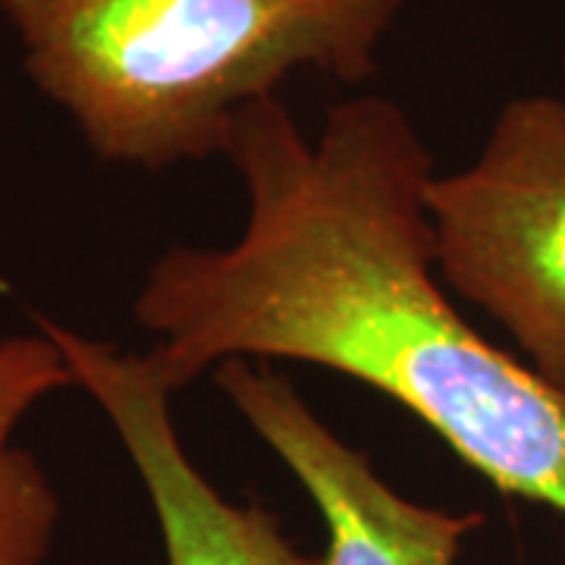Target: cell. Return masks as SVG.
Wrapping results in <instances>:
<instances>
[{
	"instance_id": "cell-1",
	"label": "cell",
	"mask_w": 565,
	"mask_h": 565,
	"mask_svg": "<svg viewBox=\"0 0 565 565\" xmlns=\"http://www.w3.org/2000/svg\"><path fill=\"white\" fill-rule=\"evenodd\" d=\"M223 158L245 189L233 243L170 245L139 292L173 393L233 359L318 364L384 393L497 490L565 515V396L465 321L434 258V154L384 95L333 104L311 139L264 98Z\"/></svg>"
},
{
	"instance_id": "cell-5",
	"label": "cell",
	"mask_w": 565,
	"mask_h": 565,
	"mask_svg": "<svg viewBox=\"0 0 565 565\" xmlns=\"http://www.w3.org/2000/svg\"><path fill=\"white\" fill-rule=\"evenodd\" d=\"M214 384L262 444L305 487L327 531L321 565H456L478 512L412 503L377 475L362 449L340 440L286 377L248 364H217Z\"/></svg>"
},
{
	"instance_id": "cell-6",
	"label": "cell",
	"mask_w": 565,
	"mask_h": 565,
	"mask_svg": "<svg viewBox=\"0 0 565 565\" xmlns=\"http://www.w3.org/2000/svg\"><path fill=\"white\" fill-rule=\"evenodd\" d=\"M76 386L61 345L44 330L0 337V565H44L61 527V497L17 440L22 422Z\"/></svg>"
},
{
	"instance_id": "cell-3",
	"label": "cell",
	"mask_w": 565,
	"mask_h": 565,
	"mask_svg": "<svg viewBox=\"0 0 565 565\" xmlns=\"http://www.w3.org/2000/svg\"><path fill=\"white\" fill-rule=\"evenodd\" d=\"M434 258L449 292L478 305L565 396V102L515 98L484 148L427 185Z\"/></svg>"
},
{
	"instance_id": "cell-2",
	"label": "cell",
	"mask_w": 565,
	"mask_h": 565,
	"mask_svg": "<svg viewBox=\"0 0 565 565\" xmlns=\"http://www.w3.org/2000/svg\"><path fill=\"white\" fill-rule=\"evenodd\" d=\"M405 0H0L39 92L95 158L158 173L223 154L296 73L364 82Z\"/></svg>"
},
{
	"instance_id": "cell-4",
	"label": "cell",
	"mask_w": 565,
	"mask_h": 565,
	"mask_svg": "<svg viewBox=\"0 0 565 565\" xmlns=\"http://www.w3.org/2000/svg\"><path fill=\"white\" fill-rule=\"evenodd\" d=\"M39 327L61 345L73 381L120 437L154 509L167 565H321L282 534L262 505L233 503L189 459L173 422V390L148 352L88 340L63 323Z\"/></svg>"
}]
</instances>
